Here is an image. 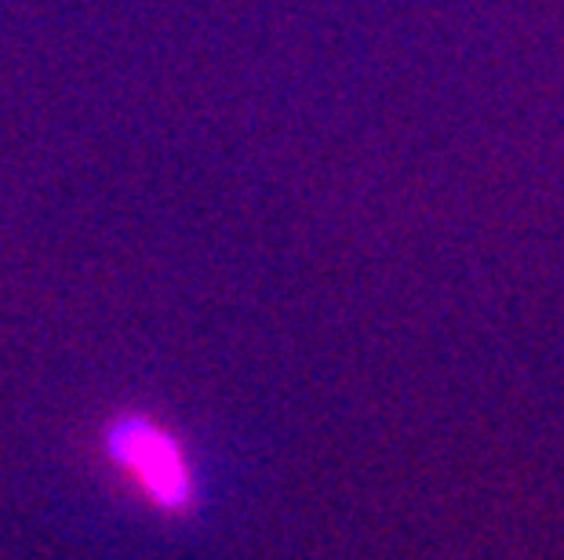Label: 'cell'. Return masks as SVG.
Segmentation results:
<instances>
[{
	"mask_svg": "<svg viewBox=\"0 0 564 560\" xmlns=\"http://www.w3.org/2000/svg\"><path fill=\"white\" fill-rule=\"evenodd\" d=\"M102 451L110 466L135 487V495L158 514L189 517L197 509V470L175 430L147 411H121L106 422Z\"/></svg>",
	"mask_w": 564,
	"mask_h": 560,
	"instance_id": "cell-1",
	"label": "cell"
}]
</instances>
